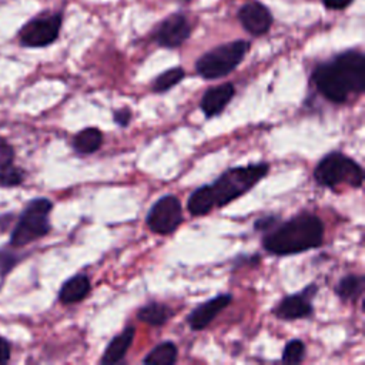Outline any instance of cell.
Returning a JSON list of instances; mask_svg holds the SVG:
<instances>
[{"label": "cell", "mask_w": 365, "mask_h": 365, "mask_svg": "<svg viewBox=\"0 0 365 365\" xmlns=\"http://www.w3.org/2000/svg\"><path fill=\"white\" fill-rule=\"evenodd\" d=\"M312 83L329 101L345 103L352 94L365 90V56L356 50L338 54L312 73Z\"/></svg>", "instance_id": "obj_1"}, {"label": "cell", "mask_w": 365, "mask_h": 365, "mask_svg": "<svg viewBox=\"0 0 365 365\" xmlns=\"http://www.w3.org/2000/svg\"><path fill=\"white\" fill-rule=\"evenodd\" d=\"M322 238V221L314 214H299L275 227L264 237L262 245L269 254L289 255L319 247Z\"/></svg>", "instance_id": "obj_2"}, {"label": "cell", "mask_w": 365, "mask_h": 365, "mask_svg": "<svg viewBox=\"0 0 365 365\" xmlns=\"http://www.w3.org/2000/svg\"><path fill=\"white\" fill-rule=\"evenodd\" d=\"M268 173V164H250L245 167H234L221 174L211 185H208L214 207H222L240 195L245 194Z\"/></svg>", "instance_id": "obj_3"}, {"label": "cell", "mask_w": 365, "mask_h": 365, "mask_svg": "<svg viewBox=\"0 0 365 365\" xmlns=\"http://www.w3.org/2000/svg\"><path fill=\"white\" fill-rule=\"evenodd\" d=\"M250 50V43L245 40H234L211 48L204 53L195 63L197 73L207 80L225 77L244 60Z\"/></svg>", "instance_id": "obj_4"}, {"label": "cell", "mask_w": 365, "mask_h": 365, "mask_svg": "<svg viewBox=\"0 0 365 365\" xmlns=\"http://www.w3.org/2000/svg\"><path fill=\"white\" fill-rule=\"evenodd\" d=\"M314 177L319 185L329 188L339 184H349L351 187L359 188L364 181L361 165L342 153L325 155L315 167Z\"/></svg>", "instance_id": "obj_5"}, {"label": "cell", "mask_w": 365, "mask_h": 365, "mask_svg": "<svg viewBox=\"0 0 365 365\" xmlns=\"http://www.w3.org/2000/svg\"><path fill=\"white\" fill-rule=\"evenodd\" d=\"M53 204L47 198H36L30 201L11 232L10 244L23 247L44 237L50 231L48 214Z\"/></svg>", "instance_id": "obj_6"}, {"label": "cell", "mask_w": 365, "mask_h": 365, "mask_svg": "<svg viewBox=\"0 0 365 365\" xmlns=\"http://www.w3.org/2000/svg\"><path fill=\"white\" fill-rule=\"evenodd\" d=\"M182 222V208L177 197L168 194L154 202L147 214V225L153 232L171 234Z\"/></svg>", "instance_id": "obj_7"}, {"label": "cell", "mask_w": 365, "mask_h": 365, "mask_svg": "<svg viewBox=\"0 0 365 365\" xmlns=\"http://www.w3.org/2000/svg\"><path fill=\"white\" fill-rule=\"evenodd\" d=\"M61 14H50L43 17H36L26 23L20 33V43L26 47H44L51 44L60 33Z\"/></svg>", "instance_id": "obj_8"}, {"label": "cell", "mask_w": 365, "mask_h": 365, "mask_svg": "<svg viewBox=\"0 0 365 365\" xmlns=\"http://www.w3.org/2000/svg\"><path fill=\"white\" fill-rule=\"evenodd\" d=\"M191 34V24L181 13L167 16L154 30V40L161 47H180Z\"/></svg>", "instance_id": "obj_9"}, {"label": "cell", "mask_w": 365, "mask_h": 365, "mask_svg": "<svg viewBox=\"0 0 365 365\" xmlns=\"http://www.w3.org/2000/svg\"><path fill=\"white\" fill-rule=\"evenodd\" d=\"M238 20L245 31L252 36L265 34L272 26V14L259 1H248L238 10Z\"/></svg>", "instance_id": "obj_10"}, {"label": "cell", "mask_w": 365, "mask_h": 365, "mask_svg": "<svg viewBox=\"0 0 365 365\" xmlns=\"http://www.w3.org/2000/svg\"><path fill=\"white\" fill-rule=\"evenodd\" d=\"M315 291L317 288L311 285L299 294L285 297L275 308V315L281 319H298L309 317L312 314L311 298Z\"/></svg>", "instance_id": "obj_11"}, {"label": "cell", "mask_w": 365, "mask_h": 365, "mask_svg": "<svg viewBox=\"0 0 365 365\" xmlns=\"http://www.w3.org/2000/svg\"><path fill=\"white\" fill-rule=\"evenodd\" d=\"M230 302H231V295L222 294L198 305L194 311L190 312L187 318L191 329L200 331L205 328Z\"/></svg>", "instance_id": "obj_12"}, {"label": "cell", "mask_w": 365, "mask_h": 365, "mask_svg": "<svg viewBox=\"0 0 365 365\" xmlns=\"http://www.w3.org/2000/svg\"><path fill=\"white\" fill-rule=\"evenodd\" d=\"M234 93H235V88L231 83H224L221 86L207 90L201 98L202 113L207 117L217 115L231 101V98L234 97Z\"/></svg>", "instance_id": "obj_13"}, {"label": "cell", "mask_w": 365, "mask_h": 365, "mask_svg": "<svg viewBox=\"0 0 365 365\" xmlns=\"http://www.w3.org/2000/svg\"><path fill=\"white\" fill-rule=\"evenodd\" d=\"M134 334H135L134 328L128 327L121 334L114 336L110 341V344L107 345V348L104 351V355H103L100 362L103 365H110V364H115V362L121 361L125 356L128 348L131 346V342L134 339Z\"/></svg>", "instance_id": "obj_14"}, {"label": "cell", "mask_w": 365, "mask_h": 365, "mask_svg": "<svg viewBox=\"0 0 365 365\" xmlns=\"http://www.w3.org/2000/svg\"><path fill=\"white\" fill-rule=\"evenodd\" d=\"M88 292H90L88 277L83 274H77L63 284L58 292V298L64 304H73V302L81 301Z\"/></svg>", "instance_id": "obj_15"}, {"label": "cell", "mask_w": 365, "mask_h": 365, "mask_svg": "<svg viewBox=\"0 0 365 365\" xmlns=\"http://www.w3.org/2000/svg\"><path fill=\"white\" fill-rule=\"evenodd\" d=\"M171 315H173L171 308L161 302H148L144 307H141L140 311L137 312V318L141 322H145L153 327H160L165 324Z\"/></svg>", "instance_id": "obj_16"}, {"label": "cell", "mask_w": 365, "mask_h": 365, "mask_svg": "<svg viewBox=\"0 0 365 365\" xmlns=\"http://www.w3.org/2000/svg\"><path fill=\"white\" fill-rule=\"evenodd\" d=\"M103 143V134L98 128L88 127L76 134L73 140V147L77 153L91 154L100 148Z\"/></svg>", "instance_id": "obj_17"}, {"label": "cell", "mask_w": 365, "mask_h": 365, "mask_svg": "<svg viewBox=\"0 0 365 365\" xmlns=\"http://www.w3.org/2000/svg\"><path fill=\"white\" fill-rule=\"evenodd\" d=\"M187 208H188L190 214L195 215V217L208 214L214 208V202L210 195L208 185H202L191 192L188 202H187Z\"/></svg>", "instance_id": "obj_18"}, {"label": "cell", "mask_w": 365, "mask_h": 365, "mask_svg": "<svg viewBox=\"0 0 365 365\" xmlns=\"http://www.w3.org/2000/svg\"><path fill=\"white\" fill-rule=\"evenodd\" d=\"M364 284L365 278L362 275L351 274L339 279V282L335 287V292L344 301L356 299L364 291Z\"/></svg>", "instance_id": "obj_19"}, {"label": "cell", "mask_w": 365, "mask_h": 365, "mask_svg": "<svg viewBox=\"0 0 365 365\" xmlns=\"http://www.w3.org/2000/svg\"><path fill=\"white\" fill-rule=\"evenodd\" d=\"M177 361V346L167 341L157 345L144 359V364L148 365H173Z\"/></svg>", "instance_id": "obj_20"}, {"label": "cell", "mask_w": 365, "mask_h": 365, "mask_svg": "<svg viewBox=\"0 0 365 365\" xmlns=\"http://www.w3.org/2000/svg\"><path fill=\"white\" fill-rule=\"evenodd\" d=\"M184 70L181 67L168 68L164 73H161L153 83V90L157 93H163L178 84L184 77Z\"/></svg>", "instance_id": "obj_21"}, {"label": "cell", "mask_w": 365, "mask_h": 365, "mask_svg": "<svg viewBox=\"0 0 365 365\" xmlns=\"http://www.w3.org/2000/svg\"><path fill=\"white\" fill-rule=\"evenodd\" d=\"M305 356V345L299 339H291L282 351V362L299 364Z\"/></svg>", "instance_id": "obj_22"}, {"label": "cell", "mask_w": 365, "mask_h": 365, "mask_svg": "<svg viewBox=\"0 0 365 365\" xmlns=\"http://www.w3.org/2000/svg\"><path fill=\"white\" fill-rule=\"evenodd\" d=\"M23 173L11 164L0 168V187H14L21 184Z\"/></svg>", "instance_id": "obj_23"}, {"label": "cell", "mask_w": 365, "mask_h": 365, "mask_svg": "<svg viewBox=\"0 0 365 365\" xmlns=\"http://www.w3.org/2000/svg\"><path fill=\"white\" fill-rule=\"evenodd\" d=\"M13 154L14 153H13V148L10 147V144L6 140L0 138V168L11 164Z\"/></svg>", "instance_id": "obj_24"}, {"label": "cell", "mask_w": 365, "mask_h": 365, "mask_svg": "<svg viewBox=\"0 0 365 365\" xmlns=\"http://www.w3.org/2000/svg\"><path fill=\"white\" fill-rule=\"evenodd\" d=\"M131 120V113L128 108H121V110H117L114 111V121L121 125V127H125Z\"/></svg>", "instance_id": "obj_25"}, {"label": "cell", "mask_w": 365, "mask_h": 365, "mask_svg": "<svg viewBox=\"0 0 365 365\" xmlns=\"http://www.w3.org/2000/svg\"><path fill=\"white\" fill-rule=\"evenodd\" d=\"M321 1L327 9H331V10H342L352 3V0H321Z\"/></svg>", "instance_id": "obj_26"}, {"label": "cell", "mask_w": 365, "mask_h": 365, "mask_svg": "<svg viewBox=\"0 0 365 365\" xmlns=\"http://www.w3.org/2000/svg\"><path fill=\"white\" fill-rule=\"evenodd\" d=\"M277 222V218L272 215L268 217H262L255 222V230H268L272 228V225Z\"/></svg>", "instance_id": "obj_27"}, {"label": "cell", "mask_w": 365, "mask_h": 365, "mask_svg": "<svg viewBox=\"0 0 365 365\" xmlns=\"http://www.w3.org/2000/svg\"><path fill=\"white\" fill-rule=\"evenodd\" d=\"M10 358V346L9 342L0 336V365L6 364Z\"/></svg>", "instance_id": "obj_28"}]
</instances>
